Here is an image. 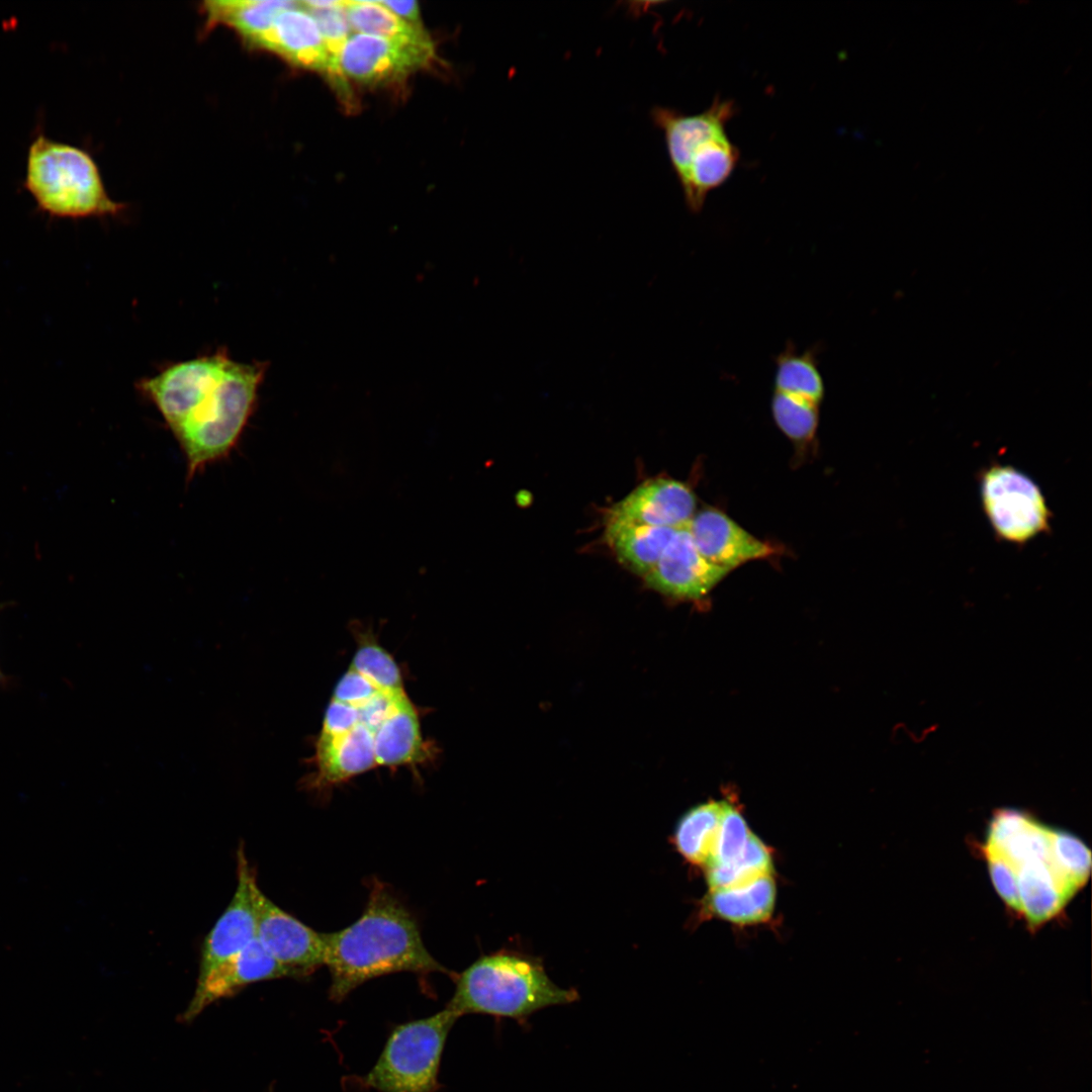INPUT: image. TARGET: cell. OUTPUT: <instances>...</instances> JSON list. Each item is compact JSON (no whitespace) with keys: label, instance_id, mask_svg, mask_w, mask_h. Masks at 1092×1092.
<instances>
[{"label":"cell","instance_id":"cell-16","mask_svg":"<svg viewBox=\"0 0 1092 1092\" xmlns=\"http://www.w3.org/2000/svg\"><path fill=\"white\" fill-rule=\"evenodd\" d=\"M251 48L271 52L300 68L329 74L332 70L323 36L300 2L282 11Z\"/></svg>","mask_w":1092,"mask_h":1092},{"label":"cell","instance_id":"cell-19","mask_svg":"<svg viewBox=\"0 0 1092 1092\" xmlns=\"http://www.w3.org/2000/svg\"><path fill=\"white\" fill-rule=\"evenodd\" d=\"M296 5L287 0H215L204 2L202 10L208 28L228 26L252 47L282 11Z\"/></svg>","mask_w":1092,"mask_h":1092},{"label":"cell","instance_id":"cell-29","mask_svg":"<svg viewBox=\"0 0 1092 1092\" xmlns=\"http://www.w3.org/2000/svg\"><path fill=\"white\" fill-rule=\"evenodd\" d=\"M1053 844L1059 863L1072 881L1082 888L1091 868L1089 847L1076 835L1054 828Z\"/></svg>","mask_w":1092,"mask_h":1092},{"label":"cell","instance_id":"cell-14","mask_svg":"<svg viewBox=\"0 0 1092 1092\" xmlns=\"http://www.w3.org/2000/svg\"><path fill=\"white\" fill-rule=\"evenodd\" d=\"M699 553L709 562L732 570L748 561L779 553L777 546L744 530L720 510L696 513L687 526Z\"/></svg>","mask_w":1092,"mask_h":1092},{"label":"cell","instance_id":"cell-13","mask_svg":"<svg viewBox=\"0 0 1092 1092\" xmlns=\"http://www.w3.org/2000/svg\"><path fill=\"white\" fill-rule=\"evenodd\" d=\"M281 978L296 976L277 962L256 937L205 976L197 978L196 989L183 1019L192 1020L215 1001L232 996L250 984Z\"/></svg>","mask_w":1092,"mask_h":1092},{"label":"cell","instance_id":"cell-2","mask_svg":"<svg viewBox=\"0 0 1092 1092\" xmlns=\"http://www.w3.org/2000/svg\"><path fill=\"white\" fill-rule=\"evenodd\" d=\"M330 996L343 1000L363 983L398 972L448 973L426 948L417 921L381 882H374L362 915L324 933Z\"/></svg>","mask_w":1092,"mask_h":1092},{"label":"cell","instance_id":"cell-7","mask_svg":"<svg viewBox=\"0 0 1092 1092\" xmlns=\"http://www.w3.org/2000/svg\"><path fill=\"white\" fill-rule=\"evenodd\" d=\"M984 511L1002 540L1024 544L1050 531L1052 513L1038 485L1010 465L993 464L981 475Z\"/></svg>","mask_w":1092,"mask_h":1092},{"label":"cell","instance_id":"cell-33","mask_svg":"<svg viewBox=\"0 0 1092 1092\" xmlns=\"http://www.w3.org/2000/svg\"><path fill=\"white\" fill-rule=\"evenodd\" d=\"M396 16L414 26L421 27L420 7L417 1H379Z\"/></svg>","mask_w":1092,"mask_h":1092},{"label":"cell","instance_id":"cell-18","mask_svg":"<svg viewBox=\"0 0 1092 1092\" xmlns=\"http://www.w3.org/2000/svg\"><path fill=\"white\" fill-rule=\"evenodd\" d=\"M776 892L771 875L739 887L711 889L703 900L702 912L735 924L763 922L774 911Z\"/></svg>","mask_w":1092,"mask_h":1092},{"label":"cell","instance_id":"cell-17","mask_svg":"<svg viewBox=\"0 0 1092 1092\" xmlns=\"http://www.w3.org/2000/svg\"><path fill=\"white\" fill-rule=\"evenodd\" d=\"M377 765H416L427 761L431 745L423 739L418 711L403 693L391 707L374 733Z\"/></svg>","mask_w":1092,"mask_h":1092},{"label":"cell","instance_id":"cell-8","mask_svg":"<svg viewBox=\"0 0 1092 1092\" xmlns=\"http://www.w3.org/2000/svg\"><path fill=\"white\" fill-rule=\"evenodd\" d=\"M434 56L431 44L402 43L376 35L354 33L336 60L335 80L364 84L393 81L427 65Z\"/></svg>","mask_w":1092,"mask_h":1092},{"label":"cell","instance_id":"cell-34","mask_svg":"<svg viewBox=\"0 0 1092 1092\" xmlns=\"http://www.w3.org/2000/svg\"><path fill=\"white\" fill-rule=\"evenodd\" d=\"M2 608H3V605L0 604V611L2 610ZM2 679H3V674H2V671L0 669V682H1Z\"/></svg>","mask_w":1092,"mask_h":1092},{"label":"cell","instance_id":"cell-27","mask_svg":"<svg viewBox=\"0 0 1092 1092\" xmlns=\"http://www.w3.org/2000/svg\"><path fill=\"white\" fill-rule=\"evenodd\" d=\"M751 832L739 810L726 801L712 860L706 869L733 861L743 851Z\"/></svg>","mask_w":1092,"mask_h":1092},{"label":"cell","instance_id":"cell-12","mask_svg":"<svg viewBox=\"0 0 1092 1092\" xmlns=\"http://www.w3.org/2000/svg\"><path fill=\"white\" fill-rule=\"evenodd\" d=\"M687 526L675 531L644 579L647 586L667 597L701 601L731 570L706 560L697 550Z\"/></svg>","mask_w":1092,"mask_h":1092},{"label":"cell","instance_id":"cell-3","mask_svg":"<svg viewBox=\"0 0 1092 1092\" xmlns=\"http://www.w3.org/2000/svg\"><path fill=\"white\" fill-rule=\"evenodd\" d=\"M578 999L576 989L553 983L540 959L499 949L480 957L458 976L447 1007L459 1017L477 1013L523 1022L541 1009Z\"/></svg>","mask_w":1092,"mask_h":1092},{"label":"cell","instance_id":"cell-11","mask_svg":"<svg viewBox=\"0 0 1092 1092\" xmlns=\"http://www.w3.org/2000/svg\"><path fill=\"white\" fill-rule=\"evenodd\" d=\"M257 938L270 954L303 978L325 965L324 933L317 932L273 903L258 887Z\"/></svg>","mask_w":1092,"mask_h":1092},{"label":"cell","instance_id":"cell-20","mask_svg":"<svg viewBox=\"0 0 1092 1092\" xmlns=\"http://www.w3.org/2000/svg\"><path fill=\"white\" fill-rule=\"evenodd\" d=\"M726 801H708L687 811L672 834V844L690 863L707 868L712 860Z\"/></svg>","mask_w":1092,"mask_h":1092},{"label":"cell","instance_id":"cell-15","mask_svg":"<svg viewBox=\"0 0 1092 1092\" xmlns=\"http://www.w3.org/2000/svg\"><path fill=\"white\" fill-rule=\"evenodd\" d=\"M314 771L303 786L323 792L377 766L374 752V733L359 722L347 733L318 736L312 757Z\"/></svg>","mask_w":1092,"mask_h":1092},{"label":"cell","instance_id":"cell-1","mask_svg":"<svg viewBox=\"0 0 1092 1092\" xmlns=\"http://www.w3.org/2000/svg\"><path fill=\"white\" fill-rule=\"evenodd\" d=\"M267 366L238 362L219 349L171 363L136 383L177 439L189 477L237 444L257 404Z\"/></svg>","mask_w":1092,"mask_h":1092},{"label":"cell","instance_id":"cell-30","mask_svg":"<svg viewBox=\"0 0 1092 1092\" xmlns=\"http://www.w3.org/2000/svg\"><path fill=\"white\" fill-rule=\"evenodd\" d=\"M380 692L371 681L349 668L335 686L332 699L359 707Z\"/></svg>","mask_w":1092,"mask_h":1092},{"label":"cell","instance_id":"cell-23","mask_svg":"<svg viewBox=\"0 0 1092 1092\" xmlns=\"http://www.w3.org/2000/svg\"><path fill=\"white\" fill-rule=\"evenodd\" d=\"M353 30L402 43L431 44L423 27L405 22L379 1H344Z\"/></svg>","mask_w":1092,"mask_h":1092},{"label":"cell","instance_id":"cell-24","mask_svg":"<svg viewBox=\"0 0 1092 1092\" xmlns=\"http://www.w3.org/2000/svg\"><path fill=\"white\" fill-rule=\"evenodd\" d=\"M819 403L800 395L772 391L770 410L777 427L795 444L809 445L816 437Z\"/></svg>","mask_w":1092,"mask_h":1092},{"label":"cell","instance_id":"cell-28","mask_svg":"<svg viewBox=\"0 0 1092 1092\" xmlns=\"http://www.w3.org/2000/svg\"><path fill=\"white\" fill-rule=\"evenodd\" d=\"M313 18L327 47L332 61L330 74L335 78L337 75L336 60L339 52L351 36V25L348 20L345 2L336 1L333 5L323 8L306 7L300 2Z\"/></svg>","mask_w":1092,"mask_h":1092},{"label":"cell","instance_id":"cell-22","mask_svg":"<svg viewBox=\"0 0 1092 1092\" xmlns=\"http://www.w3.org/2000/svg\"><path fill=\"white\" fill-rule=\"evenodd\" d=\"M677 529L629 526L605 534L619 561L645 576L657 563Z\"/></svg>","mask_w":1092,"mask_h":1092},{"label":"cell","instance_id":"cell-9","mask_svg":"<svg viewBox=\"0 0 1092 1092\" xmlns=\"http://www.w3.org/2000/svg\"><path fill=\"white\" fill-rule=\"evenodd\" d=\"M237 887L234 896L201 945L198 978L233 957L257 937L256 890L259 887L244 844L237 851Z\"/></svg>","mask_w":1092,"mask_h":1092},{"label":"cell","instance_id":"cell-21","mask_svg":"<svg viewBox=\"0 0 1092 1092\" xmlns=\"http://www.w3.org/2000/svg\"><path fill=\"white\" fill-rule=\"evenodd\" d=\"M774 390L796 394L822 403L825 383L818 362V347L802 352L788 341L775 359Z\"/></svg>","mask_w":1092,"mask_h":1092},{"label":"cell","instance_id":"cell-10","mask_svg":"<svg viewBox=\"0 0 1092 1092\" xmlns=\"http://www.w3.org/2000/svg\"><path fill=\"white\" fill-rule=\"evenodd\" d=\"M697 499L686 483L666 477L648 480L608 512L605 534L629 526L679 529L696 514Z\"/></svg>","mask_w":1092,"mask_h":1092},{"label":"cell","instance_id":"cell-31","mask_svg":"<svg viewBox=\"0 0 1092 1092\" xmlns=\"http://www.w3.org/2000/svg\"><path fill=\"white\" fill-rule=\"evenodd\" d=\"M360 722L359 709L356 706L331 700L323 721L318 736L333 737L347 733Z\"/></svg>","mask_w":1092,"mask_h":1092},{"label":"cell","instance_id":"cell-4","mask_svg":"<svg viewBox=\"0 0 1092 1092\" xmlns=\"http://www.w3.org/2000/svg\"><path fill=\"white\" fill-rule=\"evenodd\" d=\"M735 113L734 102L720 97L696 114L662 106L650 111L653 123L663 133L686 204L694 213L702 211L708 195L722 186L737 167L740 154L727 132Z\"/></svg>","mask_w":1092,"mask_h":1092},{"label":"cell","instance_id":"cell-5","mask_svg":"<svg viewBox=\"0 0 1092 1092\" xmlns=\"http://www.w3.org/2000/svg\"><path fill=\"white\" fill-rule=\"evenodd\" d=\"M23 187L37 208L51 217L106 216L123 209L109 197L88 152L41 132L29 144Z\"/></svg>","mask_w":1092,"mask_h":1092},{"label":"cell","instance_id":"cell-6","mask_svg":"<svg viewBox=\"0 0 1092 1092\" xmlns=\"http://www.w3.org/2000/svg\"><path fill=\"white\" fill-rule=\"evenodd\" d=\"M458 1018L446 1006L396 1026L367 1074L366 1084L379 1092H435L445 1042Z\"/></svg>","mask_w":1092,"mask_h":1092},{"label":"cell","instance_id":"cell-32","mask_svg":"<svg viewBox=\"0 0 1092 1092\" xmlns=\"http://www.w3.org/2000/svg\"><path fill=\"white\" fill-rule=\"evenodd\" d=\"M991 881L999 896L1012 911L1019 914V898L1015 877L1008 866L998 857L985 855Z\"/></svg>","mask_w":1092,"mask_h":1092},{"label":"cell","instance_id":"cell-26","mask_svg":"<svg viewBox=\"0 0 1092 1092\" xmlns=\"http://www.w3.org/2000/svg\"><path fill=\"white\" fill-rule=\"evenodd\" d=\"M355 634L358 647L349 668L360 673L383 693H404L401 673L393 657L370 634Z\"/></svg>","mask_w":1092,"mask_h":1092},{"label":"cell","instance_id":"cell-25","mask_svg":"<svg viewBox=\"0 0 1092 1092\" xmlns=\"http://www.w3.org/2000/svg\"><path fill=\"white\" fill-rule=\"evenodd\" d=\"M771 872L772 859L767 846L751 833L737 858L729 863L707 869L706 878L711 890L743 886L771 875Z\"/></svg>","mask_w":1092,"mask_h":1092}]
</instances>
